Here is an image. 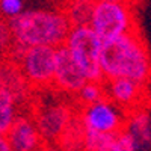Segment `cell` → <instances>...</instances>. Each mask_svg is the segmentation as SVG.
<instances>
[{
  "label": "cell",
  "instance_id": "obj_12",
  "mask_svg": "<svg viewBox=\"0 0 151 151\" xmlns=\"http://www.w3.org/2000/svg\"><path fill=\"white\" fill-rule=\"evenodd\" d=\"M95 3L97 0H67L62 12L65 14L71 29L89 26Z\"/></svg>",
  "mask_w": 151,
  "mask_h": 151
},
{
  "label": "cell",
  "instance_id": "obj_10",
  "mask_svg": "<svg viewBox=\"0 0 151 151\" xmlns=\"http://www.w3.org/2000/svg\"><path fill=\"white\" fill-rule=\"evenodd\" d=\"M6 139L12 151H40L45 145L30 115H17Z\"/></svg>",
  "mask_w": 151,
  "mask_h": 151
},
{
  "label": "cell",
  "instance_id": "obj_5",
  "mask_svg": "<svg viewBox=\"0 0 151 151\" xmlns=\"http://www.w3.org/2000/svg\"><path fill=\"white\" fill-rule=\"evenodd\" d=\"M55 47L33 45L23 48L18 55V67L30 88H48L53 85Z\"/></svg>",
  "mask_w": 151,
  "mask_h": 151
},
{
  "label": "cell",
  "instance_id": "obj_14",
  "mask_svg": "<svg viewBox=\"0 0 151 151\" xmlns=\"http://www.w3.org/2000/svg\"><path fill=\"white\" fill-rule=\"evenodd\" d=\"M76 94H77V100L82 107L106 100V91H104L103 82H86Z\"/></svg>",
  "mask_w": 151,
  "mask_h": 151
},
{
  "label": "cell",
  "instance_id": "obj_20",
  "mask_svg": "<svg viewBox=\"0 0 151 151\" xmlns=\"http://www.w3.org/2000/svg\"><path fill=\"white\" fill-rule=\"evenodd\" d=\"M97 2H127V0H97Z\"/></svg>",
  "mask_w": 151,
  "mask_h": 151
},
{
  "label": "cell",
  "instance_id": "obj_16",
  "mask_svg": "<svg viewBox=\"0 0 151 151\" xmlns=\"http://www.w3.org/2000/svg\"><path fill=\"white\" fill-rule=\"evenodd\" d=\"M103 151H136V144L129 130H124L119 134H116L110 145Z\"/></svg>",
  "mask_w": 151,
  "mask_h": 151
},
{
  "label": "cell",
  "instance_id": "obj_1",
  "mask_svg": "<svg viewBox=\"0 0 151 151\" xmlns=\"http://www.w3.org/2000/svg\"><path fill=\"white\" fill-rule=\"evenodd\" d=\"M98 64L103 79L125 77L139 83L150 80L148 48L142 36L134 30L101 41Z\"/></svg>",
  "mask_w": 151,
  "mask_h": 151
},
{
  "label": "cell",
  "instance_id": "obj_6",
  "mask_svg": "<svg viewBox=\"0 0 151 151\" xmlns=\"http://www.w3.org/2000/svg\"><path fill=\"white\" fill-rule=\"evenodd\" d=\"M74 110L70 104L62 101H52L35 106L30 118L33 119L38 132L45 144H56L60 134L74 116Z\"/></svg>",
  "mask_w": 151,
  "mask_h": 151
},
{
  "label": "cell",
  "instance_id": "obj_15",
  "mask_svg": "<svg viewBox=\"0 0 151 151\" xmlns=\"http://www.w3.org/2000/svg\"><path fill=\"white\" fill-rule=\"evenodd\" d=\"M15 47L14 35H12L8 18L0 15V59H9Z\"/></svg>",
  "mask_w": 151,
  "mask_h": 151
},
{
  "label": "cell",
  "instance_id": "obj_9",
  "mask_svg": "<svg viewBox=\"0 0 151 151\" xmlns=\"http://www.w3.org/2000/svg\"><path fill=\"white\" fill-rule=\"evenodd\" d=\"M86 82H88L86 77L73 60L68 48L65 45L58 47L55 53L53 85L64 92L76 94Z\"/></svg>",
  "mask_w": 151,
  "mask_h": 151
},
{
  "label": "cell",
  "instance_id": "obj_19",
  "mask_svg": "<svg viewBox=\"0 0 151 151\" xmlns=\"http://www.w3.org/2000/svg\"><path fill=\"white\" fill-rule=\"evenodd\" d=\"M40 151H60V150H59L58 147H53V145H50V144H45Z\"/></svg>",
  "mask_w": 151,
  "mask_h": 151
},
{
  "label": "cell",
  "instance_id": "obj_3",
  "mask_svg": "<svg viewBox=\"0 0 151 151\" xmlns=\"http://www.w3.org/2000/svg\"><path fill=\"white\" fill-rule=\"evenodd\" d=\"M64 45L68 48L73 60L88 82H103V74L98 64L101 40L89 26L73 27Z\"/></svg>",
  "mask_w": 151,
  "mask_h": 151
},
{
  "label": "cell",
  "instance_id": "obj_17",
  "mask_svg": "<svg viewBox=\"0 0 151 151\" xmlns=\"http://www.w3.org/2000/svg\"><path fill=\"white\" fill-rule=\"evenodd\" d=\"M23 0H0V14L5 18H14L23 12Z\"/></svg>",
  "mask_w": 151,
  "mask_h": 151
},
{
  "label": "cell",
  "instance_id": "obj_8",
  "mask_svg": "<svg viewBox=\"0 0 151 151\" xmlns=\"http://www.w3.org/2000/svg\"><path fill=\"white\" fill-rule=\"evenodd\" d=\"M80 109H83L79 112L83 125L89 130L109 134H119L127 130V118H122L116 107L106 100Z\"/></svg>",
  "mask_w": 151,
  "mask_h": 151
},
{
  "label": "cell",
  "instance_id": "obj_13",
  "mask_svg": "<svg viewBox=\"0 0 151 151\" xmlns=\"http://www.w3.org/2000/svg\"><path fill=\"white\" fill-rule=\"evenodd\" d=\"M17 116L15 100L8 91L0 88V134L6 136L12 122Z\"/></svg>",
  "mask_w": 151,
  "mask_h": 151
},
{
  "label": "cell",
  "instance_id": "obj_4",
  "mask_svg": "<svg viewBox=\"0 0 151 151\" xmlns=\"http://www.w3.org/2000/svg\"><path fill=\"white\" fill-rule=\"evenodd\" d=\"M89 27L101 41H109L134 30L127 2H97Z\"/></svg>",
  "mask_w": 151,
  "mask_h": 151
},
{
  "label": "cell",
  "instance_id": "obj_2",
  "mask_svg": "<svg viewBox=\"0 0 151 151\" xmlns=\"http://www.w3.org/2000/svg\"><path fill=\"white\" fill-rule=\"evenodd\" d=\"M9 26L14 35L15 45L27 48L33 45L60 47L71 30L64 12L48 9L23 11L14 18H9Z\"/></svg>",
  "mask_w": 151,
  "mask_h": 151
},
{
  "label": "cell",
  "instance_id": "obj_18",
  "mask_svg": "<svg viewBox=\"0 0 151 151\" xmlns=\"http://www.w3.org/2000/svg\"><path fill=\"white\" fill-rule=\"evenodd\" d=\"M0 151H12L6 136H2V134H0Z\"/></svg>",
  "mask_w": 151,
  "mask_h": 151
},
{
  "label": "cell",
  "instance_id": "obj_11",
  "mask_svg": "<svg viewBox=\"0 0 151 151\" xmlns=\"http://www.w3.org/2000/svg\"><path fill=\"white\" fill-rule=\"evenodd\" d=\"M0 88L8 91L15 100V104L26 103L30 89L27 80L17 64V60L0 59Z\"/></svg>",
  "mask_w": 151,
  "mask_h": 151
},
{
  "label": "cell",
  "instance_id": "obj_7",
  "mask_svg": "<svg viewBox=\"0 0 151 151\" xmlns=\"http://www.w3.org/2000/svg\"><path fill=\"white\" fill-rule=\"evenodd\" d=\"M106 98H110L116 106H119L127 116L130 113L147 109L144 101L148 103V83H139L132 79L115 77V79H103Z\"/></svg>",
  "mask_w": 151,
  "mask_h": 151
}]
</instances>
